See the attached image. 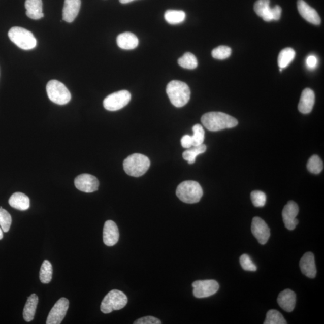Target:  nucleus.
Instances as JSON below:
<instances>
[{
    "instance_id": "f257e3e1",
    "label": "nucleus",
    "mask_w": 324,
    "mask_h": 324,
    "mask_svg": "<svg viewBox=\"0 0 324 324\" xmlns=\"http://www.w3.org/2000/svg\"><path fill=\"white\" fill-rule=\"evenodd\" d=\"M202 123L208 131L217 132L237 126L236 118L220 112H211L201 118Z\"/></svg>"
},
{
    "instance_id": "f03ea898",
    "label": "nucleus",
    "mask_w": 324,
    "mask_h": 324,
    "mask_svg": "<svg viewBox=\"0 0 324 324\" xmlns=\"http://www.w3.org/2000/svg\"><path fill=\"white\" fill-rule=\"evenodd\" d=\"M167 93L174 107L181 108L186 105L190 98V90L184 82L174 80L167 85Z\"/></svg>"
},
{
    "instance_id": "7ed1b4c3",
    "label": "nucleus",
    "mask_w": 324,
    "mask_h": 324,
    "mask_svg": "<svg viewBox=\"0 0 324 324\" xmlns=\"http://www.w3.org/2000/svg\"><path fill=\"white\" fill-rule=\"evenodd\" d=\"M150 167V160L145 155L135 153L124 160L125 173L132 177H139L146 173Z\"/></svg>"
},
{
    "instance_id": "20e7f679",
    "label": "nucleus",
    "mask_w": 324,
    "mask_h": 324,
    "mask_svg": "<svg viewBox=\"0 0 324 324\" xmlns=\"http://www.w3.org/2000/svg\"><path fill=\"white\" fill-rule=\"evenodd\" d=\"M176 195L183 203L195 204L199 202L203 195L201 185L197 181H185L177 188Z\"/></svg>"
},
{
    "instance_id": "39448f33",
    "label": "nucleus",
    "mask_w": 324,
    "mask_h": 324,
    "mask_svg": "<svg viewBox=\"0 0 324 324\" xmlns=\"http://www.w3.org/2000/svg\"><path fill=\"white\" fill-rule=\"evenodd\" d=\"M11 41L24 50H31L37 45V40L31 31L24 28L14 26L8 33Z\"/></svg>"
},
{
    "instance_id": "423d86ee",
    "label": "nucleus",
    "mask_w": 324,
    "mask_h": 324,
    "mask_svg": "<svg viewBox=\"0 0 324 324\" xmlns=\"http://www.w3.org/2000/svg\"><path fill=\"white\" fill-rule=\"evenodd\" d=\"M127 302V297L124 293L117 289L112 290L102 301L101 310L104 313H110L114 310L123 309Z\"/></svg>"
},
{
    "instance_id": "0eeeda50",
    "label": "nucleus",
    "mask_w": 324,
    "mask_h": 324,
    "mask_svg": "<svg viewBox=\"0 0 324 324\" xmlns=\"http://www.w3.org/2000/svg\"><path fill=\"white\" fill-rule=\"evenodd\" d=\"M46 92L50 101L54 103L64 105L71 100V94L67 87L57 80H51L46 85Z\"/></svg>"
},
{
    "instance_id": "6e6552de",
    "label": "nucleus",
    "mask_w": 324,
    "mask_h": 324,
    "mask_svg": "<svg viewBox=\"0 0 324 324\" xmlns=\"http://www.w3.org/2000/svg\"><path fill=\"white\" fill-rule=\"evenodd\" d=\"M131 94L127 90H121L114 92L106 98L104 101V107L110 111L121 110L129 103Z\"/></svg>"
},
{
    "instance_id": "1a4fd4ad",
    "label": "nucleus",
    "mask_w": 324,
    "mask_h": 324,
    "mask_svg": "<svg viewBox=\"0 0 324 324\" xmlns=\"http://www.w3.org/2000/svg\"><path fill=\"white\" fill-rule=\"evenodd\" d=\"M192 286L193 296L198 299L207 298L213 296L219 289V283L214 280L195 281Z\"/></svg>"
},
{
    "instance_id": "9d476101",
    "label": "nucleus",
    "mask_w": 324,
    "mask_h": 324,
    "mask_svg": "<svg viewBox=\"0 0 324 324\" xmlns=\"http://www.w3.org/2000/svg\"><path fill=\"white\" fill-rule=\"evenodd\" d=\"M69 307L68 299L62 297L55 303L49 312L46 324H59L64 319Z\"/></svg>"
},
{
    "instance_id": "9b49d317",
    "label": "nucleus",
    "mask_w": 324,
    "mask_h": 324,
    "mask_svg": "<svg viewBox=\"0 0 324 324\" xmlns=\"http://www.w3.org/2000/svg\"><path fill=\"white\" fill-rule=\"evenodd\" d=\"M299 212L298 205L293 201H289L283 208L282 211L283 220L287 230L293 231L298 224L299 220L297 219V216Z\"/></svg>"
},
{
    "instance_id": "f8f14e48",
    "label": "nucleus",
    "mask_w": 324,
    "mask_h": 324,
    "mask_svg": "<svg viewBox=\"0 0 324 324\" xmlns=\"http://www.w3.org/2000/svg\"><path fill=\"white\" fill-rule=\"evenodd\" d=\"M74 183L79 190L85 193L94 192L98 190L99 186L98 178L88 174L78 175L75 178Z\"/></svg>"
},
{
    "instance_id": "ddd939ff",
    "label": "nucleus",
    "mask_w": 324,
    "mask_h": 324,
    "mask_svg": "<svg viewBox=\"0 0 324 324\" xmlns=\"http://www.w3.org/2000/svg\"><path fill=\"white\" fill-rule=\"evenodd\" d=\"M252 232L259 243L264 245L270 237V230L266 221L259 217H254L252 223Z\"/></svg>"
},
{
    "instance_id": "4468645a",
    "label": "nucleus",
    "mask_w": 324,
    "mask_h": 324,
    "mask_svg": "<svg viewBox=\"0 0 324 324\" xmlns=\"http://www.w3.org/2000/svg\"><path fill=\"white\" fill-rule=\"evenodd\" d=\"M120 234L116 223L112 220H107L104 224L103 240L105 245L113 246L118 243Z\"/></svg>"
},
{
    "instance_id": "2eb2a0df",
    "label": "nucleus",
    "mask_w": 324,
    "mask_h": 324,
    "mask_svg": "<svg viewBox=\"0 0 324 324\" xmlns=\"http://www.w3.org/2000/svg\"><path fill=\"white\" fill-rule=\"evenodd\" d=\"M297 9L301 16L307 22L317 25H319L321 22L318 12L303 0H299L297 2Z\"/></svg>"
},
{
    "instance_id": "dca6fc26",
    "label": "nucleus",
    "mask_w": 324,
    "mask_h": 324,
    "mask_svg": "<svg viewBox=\"0 0 324 324\" xmlns=\"http://www.w3.org/2000/svg\"><path fill=\"white\" fill-rule=\"evenodd\" d=\"M301 271L303 274L310 279L315 278L316 275V267L315 256L311 252L306 253L300 261Z\"/></svg>"
},
{
    "instance_id": "f3484780",
    "label": "nucleus",
    "mask_w": 324,
    "mask_h": 324,
    "mask_svg": "<svg viewBox=\"0 0 324 324\" xmlns=\"http://www.w3.org/2000/svg\"><path fill=\"white\" fill-rule=\"evenodd\" d=\"M81 5V0H64L62 19L71 23L77 17Z\"/></svg>"
},
{
    "instance_id": "a211bd4d",
    "label": "nucleus",
    "mask_w": 324,
    "mask_h": 324,
    "mask_svg": "<svg viewBox=\"0 0 324 324\" xmlns=\"http://www.w3.org/2000/svg\"><path fill=\"white\" fill-rule=\"evenodd\" d=\"M277 303L285 311L291 312L295 308L296 304V294L292 290L287 289L279 294L277 298Z\"/></svg>"
},
{
    "instance_id": "6ab92c4d",
    "label": "nucleus",
    "mask_w": 324,
    "mask_h": 324,
    "mask_svg": "<svg viewBox=\"0 0 324 324\" xmlns=\"http://www.w3.org/2000/svg\"><path fill=\"white\" fill-rule=\"evenodd\" d=\"M315 102V95L311 89L306 88L301 95L298 108L301 113L309 114L313 110Z\"/></svg>"
},
{
    "instance_id": "aec40b11",
    "label": "nucleus",
    "mask_w": 324,
    "mask_h": 324,
    "mask_svg": "<svg viewBox=\"0 0 324 324\" xmlns=\"http://www.w3.org/2000/svg\"><path fill=\"white\" fill-rule=\"evenodd\" d=\"M117 44L118 47L122 49L132 50V49L137 47L139 44V40L134 33L125 32L118 36Z\"/></svg>"
},
{
    "instance_id": "412c9836",
    "label": "nucleus",
    "mask_w": 324,
    "mask_h": 324,
    "mask_svg": "<svg viewBox=\"0 0 324 324\" xmlns=\"http://www.w3.org/2000/svg\"><path fill=\"white\" fill-rule=\"evenodd\" d=\"M42 6V0H26L25 7L26 16L35 20L42 18L44 16Z\"/></svg>"
},
{
    "instance_id": "4be33fe9",
    "label": "nucleus",
    "mask_w": 324,
    "mask_h": 324,
    "mask_svg": "<svg viewBox=\"0 0 324 324\" xmlns=\"http://www.w3.org/2000/svg\"><path fill=\"white\" fill-rule=\"evenodd\" d=\"M9 204L16 210L25 211L30 206V201L28 196L21 192L13 193L9 200Z\"/></svg>"
},
{
    "instance_id": "5701e85b",
    "label": "nucleus",
    "mask_w": 324,
    "mask_h": 324,
    "mask_svg": "<svg viewBox=\"0 0 324 324\" xmlns=\"http://www.w3.org/2000/svg\"><path fill=\"white\" fill-rule=\"evenodd\" d=\"M38 303V296L36 294L28 297L23 310V317L25 321L31 322L34 319Z\"/></svg>"
},
{
    "instance_id": "b1692460",
    "label": "nucleus",
    "mask_w": 324,
    "mask_h": 324,
    "mask_svg": "<svg viewBox=\"0 0 324 324\" xmlns=\"http://www.w3.org/2000/svg\"><path fill=\"white\" fill-rule=\"evenodd\" d=\"M206 150V145L204 144L199 146H193L184 151L183 157L185 160L188 161V164H193L196 161V158L198 155L204 153Z\"/></svg>"
},
{
    "instance_id": "393cba45",
    "label": "nucleus",
    "mask_w": 324,
    "mask_h": 324,
    "mask_svg": "<svg viewBox=\"0 0 324 324\" xmlns=\"http://www.w3.org/2000/svg\"><path fill=\"white\" fill-rule=\"evenodd\" d=\"M186 16V15L184 12L176 11V10H168L165 12L164 15L165 21L171 25L181 24L184 21Z\"/></svg>"
},
{
    "instance_id": "a878e982",
    "label": "nucleus",
    "mask_w": 324,
    "mask_h": 324,
    "mask_svg": "<svg viewBox=\"0 0 324 324\" xmlns=\"http://www.w3.org/2000/svg\"><path fill=\"white\" fill-rule=\"evenodd\" d=\"M296 56V52L293 49L287 48L281 51L278 56V65L281 69H284L293 61Z\"/></svg>"
},
{
    "instance_id": "bb28decb",
    "label": "nucleus",
    "mask_w": 324,
    "mask_h": 324,
    "mask_svg": "<svg viewBox=\"0 0 324 324\" xmlns=\"http://www.w3.org/2000/svg\"><path fill=\"white\" fill-rule=\"evenodd\" d=\"M53 269L52 264L48 260H45L40 270L39 278L42 283L51 282L52 278Z\"/></svg>"
},
{
    "instance_id": "cd10ccee",
    "label": "nucleus",
    "mask_w": 324,
    "mask_h": 324,
    "mask_svg": "<svg viewBox=\"0 0 324 324\" xmlns=\"http://www.w3.org/2000/svg\"><path fill=\"white\" fill-rule=\"evenodd\" d=\"M178 63L181 68L184 69H196L198 66L197 58L190 52H186L178 60Z\"/></svg>"
},
{
    "instance_id": "c85d7f7f",
    "label": "nucleus",
    "mask_w": 324,
    "mask_h": 324,
    "mask_svg": "<svg viewBox=\"0 0 324 324\" xmlns=\"http://www.w3.org/2000/svg\"><path fill=\"white\" fill-rule=\"evenodd\" d=\"M307 168L310 173L314 174H318L323 170V161L318 156L313 155L307 162Z\"/></svg>"
},
{
    "instance_id": "c756f323",
    "label": "nucleus",
    "mask_w": 324,
    "mask_h": 324,
    "mask_svg": "<svg viewBox=\"0 0 324 324\" xmlns=\"http://www.w3.org/2000/svg\"><path fill=\"white\" fill-rule=\"evenodd\" d=\"M264 324H286V320L283 316L276 310H270L267 313Z\"/></svg>"
},
{
    "instance_id": "7c9ffc66",
    "label": "nucleus",
    "mask_w": 324,
    "mask_h": 324,
    "mask_svg": "<svg viewBox=\"0 0 324 324\" xmlns=\"http://www.w3.org/2000/svg\"><path fill=\"white\" fill-rule=\"evenodd\" d=\"M193 134L191 136L193 146H199L203 144L205 138V132L203 126L199 124H195L192 128Z\"/></svg>"
},
{
    "instance_id": "2f4dec72",
    "label": "nucleus",
    "mask_w": 324,
    "mask_h": 324,
    "mask_svg": "<svg viewBox=\"0 0 324 324\" xmlns=\"http://www.w3.org/2000/svg\"><path fill=\"white\" fill-rule=\"evenodd\" d=\"M12 224V217L8 211L0 207V226L3 232L8 233Z\"/></svg>"
},
{
    "instance_id": "473e14b6",
    "label": "nucleus",
    "mask_w": 324,
    "mask_h": 324,
    "mask_svg": "<svg viewBox=\"0 0 324 324\" xmlns=\"http://www.w3.org/2000/svg\"><path fill=\"white\" fill-rule=\"evenodd\" d=\"M231 52V49L228 46H219L213 49L211 55L214 58L222 60L230 57Z\"/></svg>"
},
{
    "instance_id": "72a5a7b5",
    "label": "nucleus",
    "mask_w": 324,
    "mask_h": 324,
    "mask_svg": "<svg viewBox=\"0 0 324 324\" xmlns=\"http://www.w3.org/2000/svg\"><path fill=\"white\" fill-rule=\"evenodd\" d=\"M270 0H257L254 5V12L263 18L270 11Z\"/></svg>"
},
{
    "instance_id": "f704fd0d",
    "label": "nucleus",
    "mask_w": 324,
    "mask_h": 324,
    "mask_svg": "<svg viewBox=\"0 0 324 324\" xmlns=\"http://www.w3.org/2000/svg\"><path fill=\"white\" fill-rule=\"evenodd\" d=\"M251 200L254 206L263 207L265 206L267 200L266 195L263 191L255 190L251 193Z\"/></svg>"
},
{
    "instance_id": "c9c22d12",
    "label": "nucleus",
    "mask_w": 324,
    "mask_h": 324,
    "mask_svg": "<svg viewBox=\"0 0 324 324\" xmlns=\"http://www.w3.org/2000/svg\"><path fill=\"white\" fill-rule=\"evenodd\" d=\"M240 263L244 270L249 271V272H255L257 270L255 264L247 254H243L240 256Z\"/></svg>"
},
{
    "instance_id": "e433bc0d",
    "label": "nucleus",
    "mask_w": 324,
    "mask_h": 324,
    "mask_svg": "<svg viewBox=\"0 0 324 324\" xmlns=\"http://www.w3.org/2000/svg\"><path fill=\"white\" fill-rule=\"evenodd\" d=\"M135 324H160V320L153 316H145L138 319L134 322Z\"/></svg>"
},
{
    "instance_id": "4c0bfd02",
    "label": "nucleus",
    "mask_w": 324,
    "mask_h": 324,
    "mask_svg": "<svg viewBox=\"0 0 324 324\" xmlns=\"http://www.w3.org/2000/svg\"><path fill=\"white\" fill-rule=\"evenodd\" d=\"M181 144L182 147L184 148H186V149L193 147V141L191 136L188 135H184V136L181 138Z\"/></svg>"
},
{
    "instance_id": "58836bf2",
    "label": "nucleus",
    "mask_w": 324,
    "mask_h": 324,
    "mask_svg": "<svg viewBox=\"0 0 324 324\" xmlns=\"http://www.w3.org/2000/svg\"><path fill=\"white\" fill-rule=\"evenodd\" d=\"M318 64V59L315 55H309L306 59L307 67L310 69H314Z\"/></svg>"
},
{
    "instance_id": "ea45409f",
    "label": "nucleus",
    "mask_w": 324,
    "mask_h": 324,
    "mask_svg": "<svg viewBox=\"0 0 324 324\" xmlns=\"http://www.w3.org/2000/svg\"><path fill=\"white\" fill-rule=\"evenodd\" d=\"M272 13L273 20L278 21L281 17V14H282V8L279 6H274L273 8H272Z\"/></svg>"
},
{
    "instance_id": "a19ab883",
    "label": "nucleus",
    "mask_w": 324,
    "mask_h": 324,
    "mask_svg": "<svg viewBox=\"0 0 324 324\" xmlns=\"http://www.w3.org/2000/svg\"><path fill=\"white\" fill-rule=\"evenodd\" d=\"M122 4H127V3H131L132 2L135 1V0H119Z\"/></svg>"
},
{
    "instance_id": "79ce46f5",
    "label": "nucleus",
    "mask_w": 324,
    "mask_h": 324,
    "mask_svg": "<svg viewBox=\"0 0 324 324\" xmlns=\"http://www.w3.org/2000/svg\"><path fill=\"white\" fill-rule=\"evenodd\" d=\"M3 230L2 229L1 226H0V240L3 239Z\"/></svg>"
}]
</instances>
